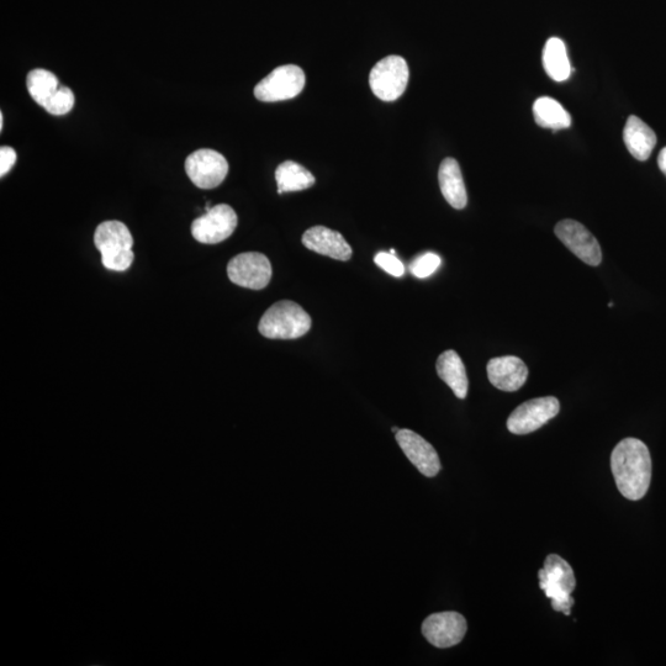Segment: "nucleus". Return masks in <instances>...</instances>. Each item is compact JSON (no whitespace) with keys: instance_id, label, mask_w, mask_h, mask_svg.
<instances>
[{"instance_id":"f257e3e1","label":"nucleus","mask_w":666,"mask_h":666,"mask_svg":"<svg viewBox=\"0 0 666 666\" xmlns=\"http://www.w3.org/2000/svg\"><path fill=\"white\" fill-rule=\"evenodd\" d=\"M611 469L617 489L626 499L638 501L646 496L652 480V457L646 444L637 438L618 443L612 452Z\"/></svg>"},{"instance_id":"f03ea898","label":"nucleus","mask_w":666,"mask_h":666,"mask_svg":"<svg viewBox=\"0 0 666 666\" xmlns=\"http://www.w3.org/2000/svg\"><path fill=\"white\" fill-rule=\"evenodd\" d=\"M313 321L299 304L290 300L273 304L259 321L261 335L271 340H295L306 335Z\"/></svg>"},{"instance_id":"7ed1b4c3","label":"nucleus","mask_w":666,"mask_h":666,"mask_svg":"<svg viewBox=\"0 0 666 666\" xmlns=\"http://www.w3.org/2000/svg\"><path fill=\"white\" fill-rule=\"evenodd\" d=\"M94 245L102 253L103 266L109 271L125 272L135 259L134 239L128 226L120 221H104L94 234Z\"/></svg>"},{"instance_id":"20e7f679","label":"nucleus","mask_w":666,"mask_h":666,"mask_svg":"<svg viewBox=\"0 0 666 666\" xmlns=\"http://www.w3.org/2000/svg\"><path fill=\"white\" fill-rule=\"evenodd\" d=\"M538 578L539 588L551 599L553 609L569 616L575 604L572 594L576 580L567 560L557 554L548 555L543 569L538 572Z\"/></svg>"},{"instance_id":"39448f33","label":"nucleus","mask_w":666,"mask_h":666,"mask_svg":"<svg viewBox=\"0 0 666 666\" xmlns=\"http://www.w3.org/2000/svg\"><path fill=\"white\" fill-rule=\"evenodd\" d=\"M409 77V66L404 58L393 55L385 57L374 66L369 84L375 97L384 102H395L406 91Z\"/></svg>"},{"instance_id":"423d86ee","label":"nucleus","mask_w":666,"mask_h":666,"mask_svg":"<svg viewBox=\"0 0 666 666\" xmlns=\"http://www.w3.org/2000/svg\"><path fill=\"white\" fill-rule=\"evenodd\" d=\"M305 73L295 65L276 68L255 88V97L264 103L283 102L293 99L303 92Z\"/></svg>"},{"instance_id":"0eeeda50","label":"nucleus","mask_w":666,"mask_h":666,"mask_svg":"<svg viewBox=\"0 0 666 666\" xmlns=\"http://www.w3.org/2000/svg\"><path fill=\"white\" fill-rule=\"evenodd\" d=\"M227 276L239 287L262 290L272 279V264L267 256L258 252H246L231 259Z\"/></svg>"},{"instance_id":"6e6552de","label":"nucleus","mask_w":666,"mask_h":666,"mask_svg":"<svg viewBox=\"0 0 666 666\" xmlns=\"http://www.w3.org/2000/svg\"><path fill=\"white\" fill-rule=\"evenodd\" d=\"M559 410V401L554 396L526 401L512 411L507 420V428L514 435H528L554 419Z\"/></svg>"},{"instance_id":"1a4fd4ad","label":"nucleus","mask_w":666,"mask_h":666,"mask_svg":"<svg viewBox=\"0 0 666 666\" xmlns=\"http://www.w3.org/2000/svg\"><path fill=\"white\" fill-rule=\"evenodd\" d=\"M185 172L190 181L202 189H214L225 181L229 173V163L221 153L214 150H198L185 161Z\"/></svg>"},{"instance_id":"9d476101","label":"nucleus","mask_w":666,"mask_h":666,"mask_svg":"<svg viewBox=\"0 0 666 666\" xmlns=\"http://www.w3.org/2000/svg\"><path fill=\"white\" fill-rule=\"evenodd\" d=\"M237 221L239 219L230 205L219 204L193 221L192 235L204 245H216L234 234Z\"/></svg>"},{"instance_id":"9b49d317","label":"nucleus","mask_w":666,"mask_h":666,"mask_svg":"<svg viewBox=\"0 0 666 666\" xmlns=\"http://www.w3.org/2000/svg\"><path fill=\"white\" fill-rule=\"evenodd\" d=\"M554 232L558 239L564 243V246L581 261L592 267L601 264L600 243L583 224L574 220H563L558 222Z\"/></svg>"},{"instance_id":"f8f14e48","label":"nucleus","mask_w":666,"mask_h":666,"mask_svg":"<svg viewBox=\"0 0 666 666\" xmlns=\"http://www.w3.org/2000/svg\"><path fill=\"white\" fill-rule=\"evenodd\" d=\"M467 621L458 612H440L427 617L422 634L437 648H451L463 641L467 633Z\"/></svg>"},{"instance_id":"ddd939ff","label":"nucleus","mask_w":666,"mask_h":666,"mask_svg":"<svg viewBox=\"0 0 666 666\" xmlns=\"http://www.w3.org/2000/svg\"><path fill=\"white\" fill-rule=\"evenodd\" d=\"M396 442L403 449L405 456L427 478L436 477L442 468L440 457L424 437L411 430H399L395 433Z\"/></svg>"},{"instance_id":"4468645a","label":"nucleus","mask_w":666,"mask_h":666,"mask_svg":"<svg viewBox=\"0 0 666 666\" xmlns=\"http://www.w3.org/2000/svg\"><path fill=\"white\" fill-rule=\"evenodd\" d=\"M303 245L310 251L319 253L337 261H350L353 250L340 232L327 229L325 226L311 227L303 235Z\"/></svg>"},{"instance_id":"2eb2a0df","label":"nucleus","mask_w":666,"mask_h":666,"mask_svg":"<svg viewBox=\"0 0 666 666\" xmlns=\"http://www.w3.org/2000/svg\"><path fill=\"white\" fill-rule=\"evenodd\" d=\"M486 370H488L490 383L507 393L521 389L528 378V368L525 362L514 356L493 358L488 363Z\"/></svg>"},{"instance_id":"dca6fc26","label":"nucleus","mask_w":666,"mask_h":666,"mask_svg":"<svg viewBox=\"0 0 666 666\" xmlns=\"http://www.w3.org/2000/svg\"><path fill=\"white\" fill-rule=\"evenodd\" d=\"M438 182L447 203L454 209L462 210L468 204L467 189L463 181L461 167L454 158H446L438 171Z\"/></svg>"},{"instance_id":"f3484780","label":"nucleus","mask_w":666,"mask_h":666,"mask_svg":"<svg viewBox=\"0 0 666 666\" xmlns=\"http://www.w3.org/2000/svg\"><path fill=\"white\" fill-rule=\"evenodd\" d=\"M623 140L627 150L638 161H647L657 145V136L643 120L637 116H629L625 131H623Z\"/></svg>"},{"instance_id":"a211bd4d","label":"nucleus","mask_w":666,"mask_h":666,"mask_svg":"<svg viewBox=\"0 0 666 666\" xmlns=\"http://www.w3.org/2000/svg\"><path fill=\"white\" fill-rule=\"evenodd\" d=\"M436 368L438 377L452 389L458 399L467 398L469 388L467 370L456 351L443 352L437 359Z\"/></svg>"},{"instance_id":"6ab92c4d","label":"nucleus","mask_w":666,"mask_h":666,"mask_svg":"<svg viewBox=\"0 0 666 666\" xmlns=\"http://www.w3.org/2000/svg\"><path fill=\"white\" fill-rule=\"evenodd\" d=\"M543 67L555 82H565L572 74L567 47L558 37H552L544 46Z\"/></svg>"},{"instance_id":"aec40b11","label":"nucleus","mask_w":666,"mask_h":666,"mask_svg":"<svg viewBox=\"0 0 666 666\" xmlns=\"http://www.w3.org/2000/svg\"><path fill=\"white\" fill-rule=\"evenodd\" d=\"M533 115L538 126L554 131L568 129L572 126V116L557 100L542 97L533 105Z\"/></svg>"},{"instance_id":"412c9836","label":"nucleus","mask_w":666,"mask_h":666,"mask_svg":"<svg viewBox=\"0 0 666 666\" xmlns=\"http://www.w3.org/2000/svg\"><path fill=\"white\" fill-rule=\"evenodd\" d=\"M276 181L278 185V193H292L301 192L315 184V177L313 173L308 171L299 163L293 161H285L277 168Z\"/></svg>"},{"instance_id":"4be33fe9","label":"nucleus","mask_w":666,"mask_h":666,"mask_svg":"<svg viewBox=\"0 0 666 666\" xmlns=\"http://www.w3.org/2000/svg\"><path fill=\"white\" fill-rule=\"evenodd\" d=\"M26 88L40 107L44 108L49 99L54 95L60 83L54 73L47 70H34L26 77Z\"/></svg>"},{"instance_id":"5701e85b","label":"nucleus","mask_w":666,"mask_h":666,"mask_svg":"<svg viewBox=\"0 0 666 666\" xmlns=\"http://www.w3.org/2000/svg\"><path fill=\"white\" fill-rule=\"evenodd\" d=\"M74 103H76L74 93L70 88L63 86L58 88V91L52 95L44 109L52 115H66L73 109Z\"/></svg>"},{"instance_id":"b1692460","label":"nucleus","mask_w":666,"mask_h":666,"mask_svg":"<svg viewBox=\"0 0 666 666\" xmlns=\"http://www.w3.org/2000/svg\"><path fill=\"white\" fill-rule=\"evenodd\" d=\"M442 259L436 253L428 252L410 264V271L417 278H428L441 266Z\"/></svg>"},{"instance_id":"393cba45","label":"nucleus","mask_w":666,"mask_h":666,"mask_svg":"<svg viewBox=\"0 0 666 666\" xmlns=\"http://www.w3.org/2000/svg\"><path fill=\"white\" fill-rule=\"evenodd\" d=\"M374 262L379 268H382L383 271L391 274L393 277L400 278L404 276V264L394 253L380 252L375 256Z\"/></svg>"},{"instance_id":"a878e982","label":"nucleus","mask_w":666,"mask_h":666,"mask_svg":"<svg viewBox=\"0 0 666 666\" xmlns=\"http://www.w3.org/2000/svg\"><path fill=\"white\" fill-rule=\"evenodd\" d=\"M17 162V152L14 148L9 146H2L0 148V177H4L9 173Z\"/></svg>"},{"instance_id":"bb28decb","label":"nucleus","mask_w":666,"mask_h":666,"mask_svg":"<svg viewBox=\"0 0 666 666\" xmlns=\"http://www.w3.org/2000/svg\"><path fill=\"white\" fill-rule=\"evenodd\" d=\"M658 165L660 171H662L666 176V147L663 148L662 152L659 153Z\"/></svg>"},{"instance_id":"cd10ccee","label":"nucleus","mask_w":666,"mask_h":666,"mask_svg":"<svg viewBox=\"0 0 666 666\" xmlns=\"http://www.w3.org/2000/svg\"><path fill=\"white\" fill-rule=\"evenodd\" d=\"M3 118H4L3 113H0V129H2V130H3V123H4Z\"/></svg>"},{"instance_id":"c85d7f7f","label":"nucleus","mask_w":666,"mask_h":666,"mask_svg":"<svg viewBox=\"0 0 666 666\" xmlns=\"http://www.w3.org/2000/svg\"><path fill=\"white\" fill-rule=\"evenodd\" d=\"M393 431L396 433V432L399 431V428H398V427H394V428H393Z\"/></svg>"}]
</instances>
